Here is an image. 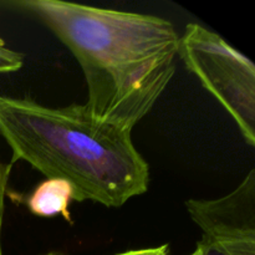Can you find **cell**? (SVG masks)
I'll use <instances>...</instances> for the list:
<instances>
[{"instance_id": "obj_10", "label": "cell", "mask_w": 255, "mask_h": 255, "mask_svg": "<svg viewBox=\"0 0 255 255\" xmlns=\"http://www.w3.org/2000/svg\"><path fill=\"white\" fill-rule=\"evenodd\" d=\"M41 255H67V254L61 253V252H55V251H51V252H47V253L41 254Z\"/></svg>"}, {"instance_id": "obj_8", "label": "cell", "mask_w": 255, "mask_h": 255, "mask_svg": "<svg viewBox=\"0 0 255 255\" xmlns=\"http://www.w3.org/2000/svg\"><path fill=\"white\" fill-rule=\"evenodd\" d=\"M116 255H169V246L163 244V246L154 247V248L136 249V251H128Z\"/></svg>"}, {"instance_id": "obj_2", "label": "cell", "mask_w": 255, "mask_h": 255, "mask_svg": "<svg viewBox=\"0 0 255 255\" xmlns=\"http://www.w3.org/2000/svg\"><path fill=\"white\" fill-rule=\"evenodd\" d=\"M129 129L92 116L85 105L49 107L30 99L0 96V137L46 178L64 179L76 201L120 208L146 193L149 166Z\"/></svg>"}, {"instance_id": "obj_1", "label": "cell", "mask_w": 255, "mask_h": 255, "mask_svg": "<svg viewBox=\"0 0 255 255\" xmlns=\"http://www.w3.org/2000/svg\"><path fill=\"white\" fill-rule=\"evenodd\" d=\"M71 51L87 85L85 107L132 131L176 74L179 35L163 17L61 0L12 2Z\"/></svg>"}, {"instance_id": "obj_3", "label": "cell", "mask_w": 255, "mask_h": 255, "mask_svg": "<svg viewBox=\"0 0 255 255\" xmlns=\"http://www.w3.org/2000/svg\"><path fill=\"white\" fill-rule=\"evenodd\" d=\"M178 56L255 146V66L217 32L191 22L179 36Z\"/></svg>"}, {"instance_id": "obj_5", "label": "cell", "mask_w": 255, "mask_h": 255, "mask_svg": "<svg viewBox=\"0 0 255 255\" xmlns=\"http://www.w3.org/2000/svg\"><path fill=\"white\" fill-rule=\"evenodd\" d=\"M74 201H76V194L69 182L47 178L35 187L26 197L25 204L34 216L41 218L62 216L65 221L72 223L69 208Z\"/></svg>"}, {"instance_id": "obj_4", "label": "cell", "mask_w": 255, "mask_h": 255, "mask_svg": "<svg viewBox=\"0 0 255 255\" xmlns=\"http://www.w3.org/2000/svg\"><path fill=\"white\" fill-rule=\"evenodd\" d=\"M186 209L201 229L197 243L214 255H255V169L218 199H188Z\"/></svg>"}, {"instance_id": "obj_6", "label": "cell", "mask_w": 255, "mask_h": 255, "mask_svg": "<svg viewBox=\"0 0 255 255\" xmlns=\"http://www.w3.org/2000/svg\"><path fill=\"white\" fill-rule=\"evenodd\" d=\"M24 64V55L21 52L14 51L0 44V74L19 71Z\"/></svg>"}, {"instance_id": "obj_9", "label": "cell", "mask_w": 255, "mask_h": 255, "mask_svg": "<svg viewBox=\"0 0 255 255\" xmlns=\"http://www.w3.org/2000/svg\"><path fill=\"white\" fill-rule=\"evenodd\" d=\"M189 255H207V254L204 253V251L201 248V247L197 246V248L194 249V252H192V253Z\"/></svg>"}, {"instance_id": "obj_7", "label": "cell", "mask_w": 255, "mask_h": 255, "mask_svg": "<svg viewBox=\"0 0 255 255\" xmlns=\"http://www.w3.org/2000/svg\"><path fill=\"white\" fill-rule=\"evenodd\" d=\"M12 163H2L0 159V255L2 253V223H4L5 214V199L7 194V182H9L10 171H11Z\"/></svg>"}]
</instances>
